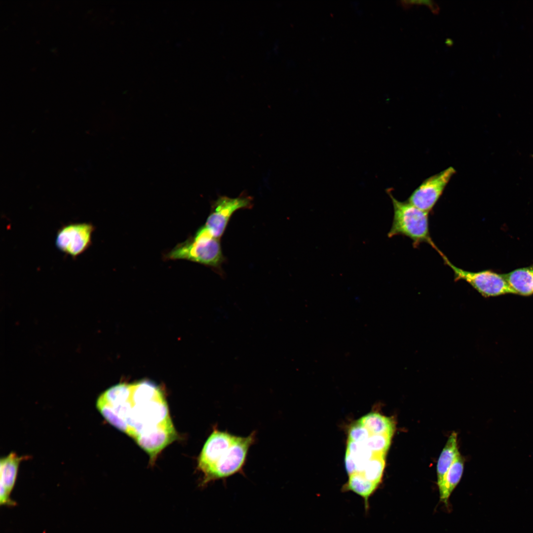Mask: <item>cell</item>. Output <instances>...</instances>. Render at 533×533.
<instances>
[{
    "instance_id": "cell-18",
    "label": "cell",
    "mask_w": 533,
    "mask_h": 533,
    "mask_svg": "<svg viewBox=\"0 0 533 533\" xmlns=\"http://www.w3.org/2000/svg\"><path fill=\"white\" fill-rule=\"evenodd\" d=\"M371 434L358 420L353 423L348 431V440L356 442L364 443Z\"/></svg>"
},
{
    "instance_id": "cell-8",
    "label": "cell",
    "mask_w": 533,
    "mask_h": 533,
    "mask_svg": "<svg viewBox=\"0 0 533 533\" xmlns=\"http://www.w3.org/2000/svg\"><path fill=\"white\" fill-rule=\"evenodd\" d=\"M455 173L456 170L449 167L425 179L412 192L407 201L419 209L429 213Z\"/></svg>"
},
{
    "instance_id": "cell-7",
    "label": "cell",
    "mask_w": 533,
    "mask_h": 533,
    "mask_svg": "<svg viewBox=\"0 0 533 533\" xmlns=\"http://www.w3.org/2000/svg\"><path fill=\"white\" fill-rule=\"evenodd\" d=\"M94 229V226L88 223L63 225L57 232L56 246L62 252L75 258L91 246Z\"/></svg>"
},
{
    "instance_id": "cell-13",
    "label": "cell",
    "mask_w": 533,
    "mask_h": 533,
    "mask_svg": "<svg viewBox=\"0 0 533 533\" xmlns=\"http://www.w3.org/2000/svg\"><path fill=\"white\" fill-rule=\"evenodd\" d=\"M346 483L342 489L343 492L351 491L361 497L366 512L369 509V499L378 488L375 483L366 479L362 474L355 473L348 476Z\"/></svg>"
},
{
    "instance_id": "cell-16",
    "label": "cell",
    "mask_w": 533,
    "mask_h": 533,
    "mask_svg": "<svg viewBox=\"0 0 533 533\" xmlns=\"http://www.w3.org/2000/svg\"><path fill=\"white\" fill-rule=\"evenodd\" d=\"M385 456L375 454L366 464L362 474L368 480L379 486L385 467Z\"/></svg>"
},
{
    "instance_id": "cell-11",
    "label": "cell",
    "mask_w": 533,
    "mask_h": 533,
    "mask_svg": "<svg viewBox=\"0 0 533 533\" xmlns=\"http://www.w3.org/2000/svg\"><path fill=\"white\" fill-rule=\"evenodd\" d=\"M503 276L515 294L523 296L533 294V265L514 269Z\"/></svg>"
},
{
    "instance_id": "cell-21",
    "label": "cell",
    "mask_w": 533,
    "mask_h": 533,
    "mask_svg": "<svg viewBox=\"0 0 533 533\" xmlns=\"http://www.w3.org/2000/svg\"><path fill=\"white\" fill-rule=\"evenodd\" d=\"M532 157H533V154L532 155Z\"/></svg>"
},
{
    "instance_id": "cell-12",
    "label": "cell",
    "mask_w": 533,
    "mask_h": 533,
    "mask_svg": "<svg viewBox=\"0 0 533 533\" xmlns=\"http://www.w3.org/2000/svg\"><path fill=\"white\" fill-rule=\"evenodd\" d=\"M464 463L459 455L446 472L442 482L438 485L440 501L448 506L449 498L459 483L463 470Z\"/></svg>"
},
{
    "instance_id": "cell-3",
    "label": "cell",
    "mask_w": 533,
    "mask_h": 533,
    "mask_svg": "<svg viewBox=\"0 0 533 533\" xmlns=\"http://www.w3.org/2000/svg\"><path fill=\"white\" fill-rule=\"evenodd\" d=\"M169 259H186L215 268L225 260L220 241L212 235L205 226L192 239L178 245L166 256Z\"/></svg>"
},
{
    "instance_id": "cell-5",
    "label": "cell",
    "mask_w": 533,
    "mask_h": 533,
    "mask_svg": "<svg viewBox=\"0 0 533 533\" xmlns=\"http://www.w3.org/2000/svg\"><path fill=\"white\" fill-rule=\"evenodd\" d=\"M440 256L444 264L453 270L455 281H465L482 296L490 297L506 294H515L505 280L503 274L491 270L476 272L465 270L455 266L443 253Z\"/></svg>"
},
{
    "instance_id": "cell-2",
    "label": "cell",
    "mask_w": 533,
    "mask_h": 533,
    "mask_svg": "<svg viewBox=\"0 0 533 533\" xmlns=\"http://www.w3.org/2000/svg\"><path fill=\"white\" fill-rule=\"evenodd\" d=\"M387 193L391 199L393 207V219L387 236L401 235L409 237L412 244L417 248L421 243H427L439 254L441 252L431 238L429 228V213L414 206L408 201H401L396 199L391 191Z\"/></svg>"
},
{
    "instance_id": "cell-1",
    "label": "cell",
    "mask_w": 533,
    "mask_h": 533,
    "mask_svg": "<svg viewBox=\"0 0 533 533\" xmlns=\"http://www.w3.org/2000/svg\"><path fill=\"white\" fill-rule=\"evenodd\" d=\"M96 406L108 423L147 453L151 463L178 438L165 394L151 381L111 386L99 396Z\"/></svg>"
},
{
    "instance_id": "cell-14",
    "label": "cell",
    "mask_w": 533,
    "mask_h": 533,
    "mask_svg": "<svg viewBox=\"0 0 533 533\" xmlns=\"http://www.w3.org/2000/svg\"><path fill=\"white\" fill-rule=\"evenodd\" d=\"M459 455L457 434L454 432L449 437L438 460L437 465L438 485L442 482L446 472Z\"/></svg>"
},
{
    "instance_id": "cell-10",
    "label": "cell",
    "mask_w": 533,
    "mask_h": 533,
    "mask_svg": "<svg viewBox=\"0 0 533 533\" xmlns=\"http://www.w3.org/2000/svg\"><path fill=\"white\" fill-rule=\"evenodd\" d=\"M27 457H19L11 452L7 456L2 457L0 461V502L1 505L13 506L15 502L10 498V495L15 485L18 467L20 462Z\"/></svg>"
},
{
    "instance_id": "cell-15",
    "label": "cell",
    "mask_w": 533,
    "mask_h": 533,
    "mask_svg": "<svg viewBox=\"0 0 533 533\" xmlns=\"http://www.w3.org/2000/svg\"><path fill=\"white\" fill-rule=\"evenodd\" d=\"M358 420L371 434H386L392 436L395 430L393 419L378 413L371 412Z\"/></svg>"
},
{
    "instance_id": "cell-20",
    "label": "cell",
    "mask_w": 533,
    "mask_h": 533,
    "mask_svg": "<svg viewBox=\"0 0 533 533\" xmlns=\"http://www.w3.org/2000/svg\"><path fill=\"white\" fill-rule=\"evenodd\" d=\"M446 44L448 46H451L453 44V41L450 38H447L446 40Z\"/></svg>"
},
{
    "instance_id": "cell-17",
    "label": "cell",
    "mask_w": 533,
    "mask_h": 533,
    "mask_svg": "<svg viewBox=\"0 0 533 533\" xmlns=\"http://www.w3.org/2000/svg\"><path fill=\"white\" fill-rule=\"evenodd\" d=\"M392 436L386 434H371L364 443L375 454L385 456L390 446Z\"/></svg>"
},
{
    "instance_id": "cell-9",
    "label": "cell",
    "mask_w": 533,
    "mask_h": 533,
    "mask_svg": "<svg viewBox=\"0 0 533 533\" xmlns=\"http://www.w3.org/2000/svg\"><path fill=\"white\" fill-rule=\"evenodd\" d=\"M235 436L227 431L219 430L217 426L213 427L197 458V469L202 475L211 468L221 452L232 443Z\"/></svg>"
},
{
    "instance_id": "cell-6",
    "label": "cell",
    "mask_w": 533,
    "mask_h": 533,
    "mask_svg": "<svg viewBox=\"0 0 533 533\" xmlns=\"http://www.w3.org/2000/svg\"><path fill=\"white\" fill-rule=\"evenodd\" d=\"M252 205L253 198L246 193L234 198L221 196L213 201L205 227L213 236L220 239L233 214L239 209L251 208Z\"/></svg>"
},
{
    "instance_id": "cell-19",
    "label": "cell",
    "mask_w": 533,
    "mask_h": 533,
    "mask_svg": "<svg viewBox=\"0 0 533 533\" xmlns=\"http://www.w3.org/2000/svg\"><path fill=\"white\" fill-rule=\"evenodd\" d=\"M399 2L405 9L410 8L414 5H425L435 14H438L440 11L439 5L435 1L432 0H402Z\"/></svg>"
},
{
    "instance_id": "cell-4",
    "label": "cell",
    "mask_w": 533,
    "mask_h": 533,
    "mask_svg": "<svg viewBox=\"0 0 533 533\" xmlns=\"http://www.w3.org/2000/svg\"><path fill=\"white\" fill-rule=\"evenodd\" d=\"M256 436V431L246 437L236 436L232 443L221 452L210 470L202 476L200 486L205 487L211 482L242 473L249 450L255 442Z\"/></svg>"
}]
</instances>
